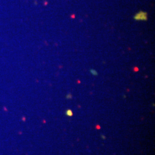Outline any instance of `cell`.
Wrapping results in <instances>:
<instances>
[{"label":"cell","instance_id":"7a4b0ae2","mask_svg":"<svg viewBox=\"0 0 155 155\" xmlns=\"http://www.w3.org/2000/svg\"><path fill=\"white\" fill-rule=\"evenodd\" d=\"M90 72L92 74V75H93L94 76H97V75H98V72L97 71L95 70H94V69H91V70H90Z\"/></svg>","mask_w":155,"mask_h":155},{"label":"cell","instance_id":"3957f363","mask_svg":"<svg viewBox=\"0 0 155 155\" xmlns=\"http://www.w3.org/2000/svg\"><path fill=\"white\" fill-rule=\"evenodd\" d=\"M67 115L69 116H72V111L70 110H68L66 112Z\"/></svg>","mask_w":155,"mask_h":155},{"label":"cell","instance_id":"6da1fadb","mask_svg":"<svg viewBox=\"0 0 155 155\" xmlns=\"http://www.w3.org/2000/svg\"><path fill=\"white\" fill-rule=\"evenodd\" d=\"M134 19L136 21H147L148 19L147 13L144 12H140L134 16Z\"/></svg>","mask_w":155,"mask_h":155}]
</instances>
